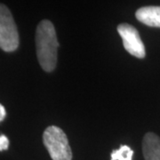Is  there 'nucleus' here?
<instances>
[{
    "instance_id": "obj_1",
    "label": "nucleus",
    "mask_w": 160,
    "mask_h": 160,
    "mask_svg": "<svg viewBox=\"0 0 160 160\" xmlns=\"http://www.w3.org/2000/svg\"><path fill=\"white\" fill-rule=\"evenodd\" d=\"M59 43L55 29L48 20L40 22L36 31V48L40 66L46 72L56 67Z\"/></svg>"
},
{
    "instance_id": "obj_2",
    "label": "nucleus",
    "mask_w": 160,
    "mask_h": 160,
    "mask_svg": "<svg viewBox=\"0 0 160 160\" xmlns=\"http://www.w3.org/2000/svg\"><path fill=\"white\" fill-rule=\"evenodd\" d=\"M43 142L52 160H71L72 152L68 138L60 127H47L43 134Z\"/></svg>"
},
{
    "instance_id": "obj_3",
    "label": "nucleus",
    "mask_w": 160,
    "mask_h": 160,
    "mask_svg": "<svg viewBox=\"0 0 160 160\" xmlns=\"http://www.w3.org/2000/svg\"><path fill=\"white\" fill-rule=\"evenodd\" d=\"M19 46V34L11 12L0 4V48L5 52L15 51Z\"/></svg>"
},
{
    "instance_id": "obj_4",
    "label": "nucleus",
    "mask_w": 160,
    "mask_h": 160,
    "mask_svg": "<svg viewBox=\"0 0 160 160\" xmlns=\"http://www.w3.org/2000/svg\"><path fill=\"white\" fill-rule=\"evenodd\" d=\"M118 32L123 40L124 47L132 56L139 59L145 57V47L138 30L133 26L122 23L118 26Z\"/></svg>"
},
{
    "instance_id": "obj_5",
    "label": "nucleus",
    "mask_w": 160,
    "mask_h": 160,
    "mask_svg": "<svg viewBox=\"0 0 160 160\" xmlns=\"http://www.w3.org/2000/svg\"><path fill=\"white\" fill-rule=\"evenodd\" d=\"M145 160H160V138L153 132L145 134L142 141Z\"/></svg>"
},
{
    "instance_id": "obj_6",
    "label": "nucleus",
    "mask_w": 160,
    "mask_h": 160,
    "mask_svg": "<svg viewBox=\"0 0 160 160\" xmlns=\"http://www.w3.org/2000/svg\"><path fill=\"white\" fill-rule=\"evenodd\" d=\"M135 16L139 22L149 27L160 28V6H144L138 9Z\"/></svg>"
},
{
    "instance_id": "obj_7",
    "label": "nucleus",
    "mask_w": 160,
    "mask_h": 160,
    "mask_svg": "<svg viewBox=\"0 0 160 160\" xmlns=\"http://www.w3.org/2000/svg\"><path fill=\"white\" fill-rule=\"evenodd\" d=\"M133 151L130 147L123 145L118 149H115L111 153V160H132Z\"/></svg>"
},
{
    "instance_id": "obj_8",
    "label": "nucleus",
    "mask_w": 160,
    "mask_h": 160,
    "mask_svg": "<svg viewBox=\"0 0 160 160\" xmlns=\"http://www.w3.org/2000/svg\"><path fill=\"white\" fill-rule=\"evenodd\" d=\"M8 146H9V140L8 138L6 137V135L4 134H1L0 135V151H3V150H6L8 149Z\"/></svg>"
},
{
    "instance_id": "obj_9",
    "label": "nucleus",
    "mask_w": 160,
    "mask_h": 160,
    "mask_svg": "<svg viewBox=\"0 0 160 160\" xmlns=\"http://www.w3.org/2000/svg\"><path fill=\"white\" fill-rule=\"evenodd\" d=\"M6 116V109H5V107H4L2 104H0V122L5 119Z\"/></svg>"
}]
</instances>
